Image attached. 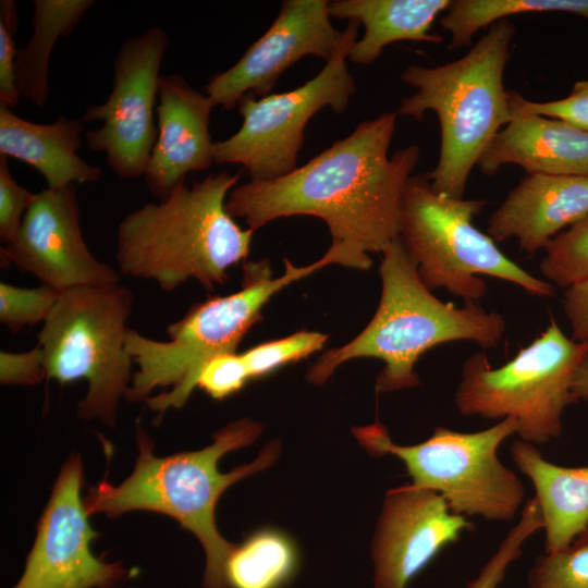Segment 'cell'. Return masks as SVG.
I'll return each instance as SVG.
<instances>
[{"label":"cell","mask_w":588,"mask_h":588,"mask_svg":"<svg viewBox=\"0 0 588 588\" xmlns=\"http://www.w3.org/2000/svg\"><path fill=\"white\" fill-rule=\"evenodd\" d=\"M396 119V112H384L364 121L290 173L234 187L225 210L253 231L282 217L320 218L332 240L324 256L369 269V254L382 253L400 236L404 188L420 155L411 145L389 157Z\"/></svg>","instance_id":"cell-1"},{"label":"cell","mask_w":588,"mask_h":588,"mask_svg":"<svg viewBox=\"0 0 588 588\" xmlns=\"http://www.w3.org/2000/svg\"><path fill=\"white\" fill-rule=\"evenodd\" d=\"M261 430L260 424L241 418L217 431L212 443L201 450L159 457L137 420L138 456L132 474L118 486L102 480L91 487L84 497L85 510L89 516L151 511L173 517L204 548V588H228L225 565L236 544L226 541L217 528V502L231 485L271 466L279 456L280 443H269L253 463L226 474L219 471L218 462L224 454L253 443Z\"/></svg>","instance_id":"cell-2"},{"label":"cell","mask_w":588,"mask_h":588,"mask_svg":"<svg viewBox=\"0 0 588 588\" xmlns=\"http://www.w3.org/2000/svg\"><path fill=\"white\" fill-rule=\"evenodd\" d=\"M238 180V173H211L128 212L117 232L120 271L167 292L191 279L206 290L224 284L228 270L249 255L255 232L225 210Z\"/></svg>","instance_id":"cell-3"},{"label":"cell","mask_w":588,"mask_h":588,"mask_svg":"<svg viewBox=\"0 0 588 588\" xmlns=\"http://www.w3.org/2000/svg\"><path fill=\"white\" fill-rule=\"evenodd\" d=\"M381 296L364 330L352 341L327 351L307 371V380L323 384L342 364L355 358L384 363L376 378L378 393L419 384L415 365L428 350L448 342L470 341L482 348L499 344L504 318L477 304L456 307L436 297L422 283L400 236L382 253Z\"/></svg>","instance_id":"cell-4"},{"label":"cell","mask_w":588,"mask_h":588,"mask_svg":"<svg viewBox=\"0 0 588 588\" xmlns=\"http://www.w3.org/2000/svg\"><path fill=\"white\" fill-rule=\"evenodd\" d=\"M514 33L507 19L500 20L461 59L432 68L411 64L401 73L415 91L396 113L421 120L433 111L439 119V160L426 173L437 194L463 198L473 168L512 119L503 75Z\"/></svg>","instance_id":"cell-5"},{"label":"cell","mask_w":588,"mask_h":588,"mask_svg":"<svg viewBox=\"0 0 588 588\" xmlns=\"http://www.w3.org/2000/svg\"><path fill=\"white\" fill-rule=\"evenodd\" d=\"M285 269L273 277L269 260L244 264L241 289L194 304L167 327L168 341L149 339L128 329L126 348L137 365L125 399L146 402L159 417L181 408L197 387L205 363L215 355L236 352L250 328L262 318V309L281 290L317 270L332 265L322 256L307 266L284 259Z\"/></svg>","instance_id":"cell-6"},{"label":"cell","mask_w":588,"mask_h":588,"mask_svg":"<svg viewBox=\"0 0 588 588\" xmlns=\"http://www.w3.org/2000/svg\"><path fill=\"white\" fill-rule=\"evenodd\" d=\"M133 294L120 283L61 292L42 322L37 344L46 379L60 384L86 380L76 415L117 427L118 408L131 385L133 358L126 348Z\"/></svg>","instance_id":"cell-7"},{"label":"cell","mask_w":588,"mask_h":588,"mask_svg":"<svg viewBox=\"0 0 588 588\" xmlns=\"http://www.w3.org/2000/svg\"><path fill=\"white\" fill-rule=\"evenodd\" d=\"M485 204L437 194L426 174L408 179L400 238L422 283L430 291L445 289L465 304H477L486 295L480 275L511 282L534 296H553L550 282L515 264L473 224Z\"/></svg>","instance_id":"cell-8"},{"label":"cell","mask_w":588,"mask_h":588,"mask_svg":"<svg viewBox=\"0 0 588 588\" xmlns=\"http://www.w3.org/2000/svg\"><path fill=\"white\" fill-rule=\"evenodd\" d=\"M588 356V341L567 338L556 321L504 365L483 353L465 360L455 392L458 412L485 419L514 418L520 440L542 445L558 438L574 377Z\"/></svg>","instance_id":"cell-9"},{"label":"cell","mask_w":588,"mask_h":588,"mask_svg":"<svg viewBox=\"0 0 588 588\" xmlns=\"http://www.w3.org/2000/svg\"><path fill=\"white\" fill-rule=\"evenodd\" d=\"M353 433L371 455L399 457L412 485L439 493L456 514L509 522L524 506L520 479L498 456L501 444L517 434L514 418L475 432L438 427L414 445L395 444L379 422L355 427Z\"/></svg>","instance_id":"cell-10"},{"label":"cell","mask_w":588,"mask_h":588,"mask_svg":"<svg viewBox=\"0 0 588 588\" xmlns=\"http://www.w3.org/2000/svg\"><path fill=\"white\" fill-rule=\"evenodd\" d=\"M358 26L350 21L334 54L302 86L259 98L243 95L237 102L243 123L229 138L213 144L215 163L241 164L250 181L273 180L296 169L309 120L326 107L344 112L356 91L346 60Z\"/></svg>","instance_id":"cell-11"},{"label":"cell","mask_w":588,"mask_h":588,"mask_svg":"<svg viewBox=\"0 0 588 588\" xmlns=\"http://www.w3.org/2000/svg\"><path fill=\"white\" fill-rule=\"evenodd\" d=\"M168 46L160 27L126 39L113 61L109 97L101 105L88 106L81 118L102 122L100 128L86 132V143L90 150L105 152L108 167L121 180L145 174L158 134L155 110Z\"/></svg>","instance_id":"cell-12"},{"label":"cell","mask_w":588,"mask_h":588,"mask_svg":"<svg viewBox=\"0 0 588 588\" xmlns=\"http://www.w3.org/2000/svg\"><path fill=\"white\" fill-rule=\"evenodd\" d=\"M83 481L82 457L73 453L58 474L24 571L12 588H118L134 576L121 562H106L91 552L99 534L88 522Z\"/></svg>","instance_id":"cell-13"},{"label":"cell","mask_w":588,"mask_h":588,"mask_svg":"<svg viewBox=\"0 0 588 588\" xmlns=\"http://www.w3.org/2000/svg\"><path fill=\"white\" fill-rule=\"evenodd\" d=\"M1 266L14 265L58 292L120 283L83 237L75 185L45 188L26 211L15 237L0 249Z\"/></svg>","instance_id":"cell-14"},{"label":"cell","mask_w":588,"mask_h":588,"mask_svg":"<svg viewBox=\"0 0 588 588\" xmlns=\"http://www.w3.org/2000/svg\"><path fill=\"white\" fill-rule=\"evenodd\" d=\"M327 0H285L273 23L240 60L211 77L205 87L215 107L232 110L240 98L253 93L271 94L284 71L306 56L326 62L339 48L344 30L330 21Z\"/></svg>","instance_id":"cell-15"},{"label":"cell","mask_w":588,"mask_h":588,"mask_svg":"<svg viewBox=\"0 0 588 588\" xmlns=\"http://www.w3.org/2000/svg\"><path fill=\"white\" fill-rule=\"evenodd\" d=\"M474 527L432 490L412 483L390 489L371 546L376 588H408L444 548Z\"/></svg>","instance_id":"cell-16"},{"label":"cell","mask_w":588,"mask_h":588,"mask_svg":"<svg viewBox=\"0 0 588 588\" xmlns=\"http://www.w3.org/2000/svg\"><path fill=\"white\" fill-rule=\"evenodd\" d=\"M213 108L208 96L194 89L182 75H161L156 109L158 134L143 176L159 200L184 183L188 173L206 171L215 162V143L209 132Z\"/></svg>","instance_id":"cell-17"},{"label":"cell","mask_w":588,"mask_h":588,"mask_svg":"<svg viewBox=\"0 0 588 588\" xmlns=\"http://www.w3.org/2000/svg\"><path fill=\"white\" fill-rule=\"evenodd\" d=\"M587 216L588 176L527 174L491 215L487 234L498 242L516 237L534 254Z\"/></svg>","instance_id":"cell-18"},{"label":"cell","mask_w":588,"mask_h":588,"mask_svg":"<svg viewBox=\"0 0 588 588\" xmlns=\"http://www.w3.org/2000/svg\"><path fill=\"white\" fill-rule=\"evenodd\" d=\"M511 108V121L477 162L481 172L491 175L504 164H517L528 174L588 176L587 131Z\"/></svg>","instance_id":"cell-19"},{"label":"cell","mask_w":588,"mask_h":588,"mask_svg":"<svg viewBox=\"0 0 588 588\" xmlns=\"http://www.w3.org/2000/svg\"><path fill=\"white\" fill-rule=\"evenodd\" d=\"M84 123L68 117L48 124L35 123L0 107V155L32 166L49 188L99 181L102 170L77 154Z\"/></svg>","instance_id":"cell-20"},{"label":"cell","mask_w":588,"mask_h":588,"mask_svg":"<svg viewBox=\"0 0 588 588\" xmlns=\"http://www.w3.org/2000/svg\"><path fill=\"white\" fill-rule=\"evenodd\" d=\"M510 454L534 486L546 552L565 549L588 528V466L553 464L535 444L520 439L511 444Z\"/></svg>","instance_id":"cell-21"},{"label":"cell","mask_w":588,"mask_h":588,"mask_svg":"<svg viewBox=\"0 0 588 588\" xmlns=\"http://www.w3.org/2000/svg\"><path fill=\"white\" fill-rule=\"evenodd\" d=\"M451 3V0H335L329 2V13L332 17L363 24L365 33L354 42L348 59L368 65L392 42H442V36L430 30Z\"/></svg>","instance_id":"cell-22"},{"label":"cell","mask_w":588,"mask_h":588,"mask_svg":"<svg viewBox=\"0 0 588 588\" xmlns=\"http://www.w3.org/2000/svg\"><path fill=\"white\" fill-rule=\"evenodd\" d=\"M33 33L17 49L16 84L21 98L44 108L49 100V61L54 45L68 36L94 5L93 0H34Z\"/></svg>","instance_id":"cell-23"},{"label":"cell","mask_w":588,"mask_h":588,"mask_svg":"<svg viewBox=\"0 0 588 588\" xmlns=\"http://www.w3.org/2000/svg\"><path fill=\"white\" fill-rule=\"evenodd\" d=\"M299 554L283 531L266 528L236 544L225 565L228 588H284L297 574Z\"/></svg>","instance_id":"cell-24"},{"label":"cell","mask_w":588,"mask_h":588,"mask_svg":"<svg viewBox=\"0 0 588 588\" xmlns=\"http://www.w3.org/2000/svg\"><path fill=\"white\" fill-rule=\"evenodd\" d=\"M562 12L588 19V0H456L440 20L451 35L450 48L469 46L483 27L523 13Z\"/></svg>","instance_id":"cell-25"},{"label":"cell","mask_w":588,"mask_h":588,"mask_svg":"<svg viewBox=\"0 0 588 588\" xmlns=\"http://www.w3.org/2000/svg\"><path fill=\"white\" fill-rule=\"evenodd\" d=\"M540 272L552 285L567 289L588 279V216L547 245Z\"/></svg>","instance_id":"cell-26"},{"label":"cell","mask_w":588,"mask_h":588,"mask_svg":"<svg viewBox=\"0 0 588 588\" xmlns=\"http://www.w3.org/2000/svg\"><path fill=\"white\" fill-rule=\"evenodd\" d=\"M527 588H588V528L565 549L537 556Z\"/></svg>","instance_id":"cell-27"},{"label":"cell","mask_w":588,"mask_h":588,"mask_svg":"<svg viewBox=\"0 0 588 588\" xmlns=\"http://www.w3.org/2000/svg\"><path fill=\"white\" fill-rule=\"evenodd\" d=\"M327 340L328 335L324 333L301 330L284 338L259 343L242 355L253 380L308 357L320 351Z\"/></svg>","instance_id":"cell-28"},{"label":"cell","mask_w":588,"mask_h":588,"mask_svg":"<svg viewBox=\"0 0 588 588\" xmlns=\"http://www.w3.org/2000/svg\"><path fill=\"white\" fill-rule=\"evenodd\" d=\"M538 530H542V517L532 498L524 504L518 522L502 539L497 551L465 588H498L510 565L520 556L525 542Z\"/></svg>","instance_id":"cell-29"},{"label":"cell","mask_w":588,"mask_h":588,"mask_svg":"<svg viewBox=\"0 0 588 588\" xmlns=\"http://www.w3.org/2000/svg\"><path fill=\"white\" fill-rule=\"evenodd\" d=\"M60 292L42 284L38 287H19L0 283V322L12 333L27 324L45 321L59 298Z\"/></svg>","instance_id":"cell-30"},{"label":"cell","mask_w":588,"mask_h":588,"mask_svg":"<svg viewBox=\"0 0 588 588\" xmlns=\"http://www.w3.org/2000/svg\"><path fill=\"white\" fill-rule=\"evenodd\" d=\"M510 93V103L520 112L563 121L588 132V79L577 82L571 94L552 101H530L516 91Z\"/></svg>","instance_id":"cell-31"},{"label":"cell","mask_w":588,"mask_h":588,"mask_svg":"<svg viewBox=\"0 0 588 588\" xmlns=\"http://www.w3.org/2000/svg\"><path fill=\"white\" fill-rule=\"evenodd\" d=\"M250 376L242 353H222L209 358L203 366L197 387L215 400H223L240 390Z\"/></svg>","instance_id":"cell-32"},{"label":"cell","mask_w":588,"mask_h":588,"mask_svg":"<svg viewBox=\"0 0 588 588\" xmlns=\"http://www.w3.org/2000/svg\"><path fill=\"white\" fill-rule=\"evenodd\" d=\"M17 26L16 2L0 1V107L13 109L20 101L15 60L17 48L14 34Z\"/></svg>","instance_id":"cell-33"},{"label":"cell","mask_w":588,"mask_h":588,"mask_svg":"<svg viewBox=\"0 0 588 588\" xmlns=\"http://www.w3.org/2000/svg\"><path fill=\"white\" fill-rule=\"evenodd\" d=\"M36 194L15 181L10 171L8 157L0 155V241L3 245L15 237Z\"/></svg>","instance_id":"cell-34"},{"label":"cell","mask_w":588,"mask_h":588,"mask_svg":"<svg viewBox=\"0 0 588 588\" xmlns=\"http://www.w3.org/2000/svg\"><path fill=\"white\" fill-rule=\"evenodd\" d=\"M44 379H46L44 355L38 344L22 353L0 352L2 384L35 385Z\"/></svg>","instance_id":"cell-35"},{"label":"cell","mask_w":588,"mask_h":588,"mask_svg":"<svg viewBox=\"0 0 588 588\" xmlns=\"http://www.w3.org/2000/svg\"><path fill=\"white\" fill-rule=\"evenodd\" d=\"M563 307L571 324L572 339L588 341V279L565 290Z\"/></svg>","instance_id":"cell-36"},{"label":"cell","mask_w":588,"mask_h":588,"mask_svg":"<svg viewBox=\"0 0 588 588\" xmlns=\"http://www.w3.org/2000/svg\"><path fill=\"white\" fill-rule=\"evenodd\" d=\"M571 391L575 401H588V356L579 366L572 382Z\"/></svg>","instance_id":"cell-37"},{"label":"cell","mask_w":588,"mask_h":588,"mask_svg":"<svg viewBox=\"0 0 588 588\" xmlns=\"http://www.w3.org/2000/svg\"><path fill=\"white\" fill-rule=\"evenodd\" d=\"M125 588H135V587H125Z\"/></svg>","instance_id":"cell-38"}]
</instances>
